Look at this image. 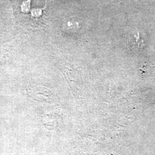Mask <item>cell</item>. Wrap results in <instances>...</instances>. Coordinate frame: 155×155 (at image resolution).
<instances>
[{
	"instance_id": "6da1fadb",
	"label": "cell",
	"mask_w": 155,
	"mask_h": 155,
	"mask_svg": "<svg viewBox=\"0 0 155 155\" xmlns=\"http://www.w3.org/2000/svg\"><path fill=\"white\" fill-rule=\"evenodd\" d=\"M31 2H32V0H26L22 2L20 6L21 11L22 13L27 14L31 11Z\"/></svg>"
},
{
	"instance_id": "7a4b0ae2",
	"label": "cell",
	"mask_w": 155,
	"mask_h": 155,
	"mask_svg": "<svg viewBox=\"0 0 155 155\" xmlns=\"http://www.w3.org/2000/svg\"><path fill=\"white\" fill-rule=\"evenodd\" d=\"M43 9L41 8H34L31 11V15L33 17L38 18L42 15V11Z\"/></svg>"
}]
</instances>
